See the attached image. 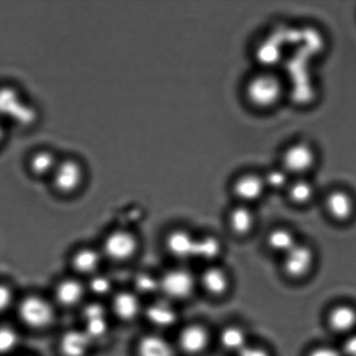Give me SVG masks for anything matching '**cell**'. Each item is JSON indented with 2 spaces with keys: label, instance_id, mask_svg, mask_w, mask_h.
<instances>
[{
  "label": "cell",
  "instance_id": "1",
  "mask_svg": "<svg viewBox=\"0 0 356 356\" xmlns=\"http://www.w3.org/2000/svg\"><path fill=\"white\" fill-rule=\"evenodd\" d=\"M286 88L284 81L273 70H261L247 80L244 85V99L254 110L274 109L284 99Z\"/></svg>",
  "mask_w": 356,
  "mask_h": 356
},
{
  "label": "cell",
  "instance_id": "2",
  "mask_svg": "<svg viewBox=\"0 0 356 356\" xmlns=\"http://www.w3.org/2000/svg\"><path fill=\"white\" fill-rule=\"evenodd\" d=\"M38 113L23 93L16 87H0V121L7 120L17 127L33 125Z\"/></svg>",
  "mask_w": 356,
  "mask_h": 356
},
{
  "label": "cell",
  "instance_id": "3",
  "mask_svg": "<svg viewBox=\"0 0 356 356\" xmlns=\"http://www.w3.org/2000/svg\"><path fill=\"white\" fill-rule=\"evenodd\" d=\"M318 162V154L312 144L305 141L292 143L281 155L280 166L292 178L306 177Z\"/></svg>",
  "mask_w": 356,
  "mask_h": 356
},
{
  "label": "cell",
  "instance_id": "4",
  "mask_svg": "<svg viewBox=\"0 0 356 356\" xmlns=\"http://www.w3.org/2000/svg\"><path fill=\"white\" fill-rule=\"evenodd\" d=\"M85 176L83 163L78 159L69 156L59 159L51 178L56 190L61 193L70 194L78 190Z\"/></svg>",
  "mask_w": 356,
  "mask_h": 356
},
{
  "label": "cell",
  "instance_id": "5",
  "mask_svg": "<svg viewBox=\"0 0 356 356\" xmlns=\"http://www.w3.org/2000/svg\"><path fill=\"white\" fill-rule=\"evenodd\" d=\"M19 316L22 322L31 329L41 330L50 326L54 320V310L47 300L31 296L24 298L19 306Z\"/></svg>",
  "mask_w": 356,
  "mask_h": 356
},
{
  "label": "cell",
  "instance_id": "6",
  "mask_svg": "<svg viewBox=\"0 0 356 356\" xmlns=\"http://www.w3.org/2000/svg\"><path fill=\"white\" fill-rule=\"evenodd\" d=\"M195 288V278L190 270L174 268L160 279V289L169 298L183 300L190 298Z\"/></svg>",
  "mask_w": 356,
  "mask_h": 356
},
{
  "label": "cell",
  "instance_id": "7",
  "mask_svg": "<svg viewBox=\"0 0 356 356\" xmlns=\"http://www.w3.org/2000/svg\"><path fill=\"white\" fill-rule=\"evenodd\" d=\"M315 252L312 248L305 244L298 243L284 254V273L295 280L307 277L315 264Z\"/></svg>",
  "mask_w": 356,
  "mask_h": 356
},
{
  "label": "cell",
  "instance_id": "8",
  "mask_svg": "<svg viewBox=\"0 0 356 356\" xmlns=\"http://www.w3.org/2000/svg\"><path fill=\"white\" fill-rule=\"evenodd\" d=\"M266 190L263 175L254 172L241 174L232 184L233 194L246 205L259 200Z\"/></svg>",
  "mask_w": 356,
  "mask_h": 356
},
{
  "label": "cell",
  "instance_id": "9",
  "mask_svg": "<svg viewBox=\"0 0 356 356\" xmlns=\"http://www.w3.org/2000/svg\"><path fill=\"white\" fill-rule=\"evenodd\" d=\"M138 249L137 239L127 232L110 234L104 243V250L111 259L124 261L134 256Z\"/></svg>",
  "mask_w": 356,
  "mask_h": 356
},
{
  "label": "cell",
  "instance_id": "10",
  "mask_svg": "<svg viewBox=\"0 0 356 356\" xmlns=\"http://www.w3.org/2000/svg\"><path fill=\"white\" fill-rule=\"evenodd\" d=\"M209 343V331L200 324H191L184 327L178 337V344L181 350L190 355L202 353Z\"/></svg>",
  "mask_w": 356,
  "mask_h": 356
},
{
  "label": "cell",
  "instance_id": "11",
  "mask_svg": "<svg viewBox=\"0 0 356 356\" xmlns=\"http://www.w3.org/2000/svg\"><path fill=\"white\" fill-rule=\"evenodd\" d=\"M327 213L337 222H347L353 216L355 202L347 191L337 188L327 194L325 200Z\"/></svg>",
  "mask_w": 356,
  "mask_h": 356
},
{
  "label": "cell",
  "instance_id": "12",
  "mask_svg": "<svg viewBox=\"0 0 356 356\" xmlns=\"http://www.w3.org/2000/svg\"><path fill=\"white\" fill-rule=\"evenodd\" d=\"M331 330L345 337L356 331V309L348 305H339L331 309L327 315Z\"/></svg>",
  "mask_w": 356,
  "mask_h": 356
},
{
  "label": "cell",
  "instance_id": "13",
  "mask_svg": "<svg viewBox=\"0 0 356 356\" xmlns=\"http://www.w3.org/2000/svg\"><path fill=\"white\" fill-rule=\"evenodd\" d=\"M92 343L85 330H71L62 337L59 347L64 356H86Z\"/></svg>",
  "mask_w": 356,
  "mask_h": 356
},
{
  "label": "cell",
  "instance_id": "14",
  "mask_svg": "<svg viewBox=\"0 0 356 356\" xmlns=\"http://www.w3.org/2000/svg\"><path fill=\"white\" fill-rule=\"evenodd\" d=\"M195 240L197 238L186 230H174L167 236V250L178 259H188V258L194 257Z\"/></svg>",
  "mask_w": 356,
  "mask_h": 356
},
{
  "label": "cell",
  "instance_id": "15",
  "mask_svg": "<svg viewBox=\"0 0 356 356\" xmlns=\"http://www.w3.org/2000/svg\"><path fill=\"white\" fill-rule=\"evenodd\" d=\"M59 159L51 149L41 148L31 153L27 161V167L34 176L51 177Z\"/></svg>",
  "mask_w": 356,
  "mask_h": 356
},
{
  "label": "cell",
  "instance_id": "16",
  "mask_svg": "<svg viewBox=\"0 0 356 356\" xmlns=\"http://www.w3.org/2000/svg\"><path fill=\"white\" fill-rule=\"evenodd\" d=\"M201 282L205 291L214 296L226 294L229 288L228 274L222 268L216 266L209 267L202 272Z\"/></svg>",
  "mask_w": 356,
  "mask_h": 356
},
{
  "label": "cell",
  "instance_id": "17",
  "mask_svg": "<svg viewBox=\"0 0 356 356\" xmlns=\"http://www.w3.org/2000/svg\"><path fill=\"white\" fill-rule=\"evenodd\" d=\"M254 215L246 204L233 208L229 213V222L232 232L239 236H245L252 232L254 226Z\"/></svg>",
  "mask_w": 356,
  "mask_h": 356
},
{
  "label": "cell",
  "instance_id": "18",
  "mask_svg": "<svg viewBox=\"0 0 356 356\" xmlns=\"http://www.w3.org/2000/svg\"><path fill=\"white\" fill-rule=\"evenodd\" d=\"M138 356H175L172 344L156 334H148L142 338L138 345Z\"/></svg>",
  "mask_w": 356,
  "mask_h": 356
},
{
  "label": "cell",
  "instance_id": "19",
  "mask_svg": "<svg viewBox=\"0 0 356 356\" xmlns=\"http://www.w3.org/2000/svg\"><path fill=\"white\" fill-rule=\"evenodd\" d=\"M288 197L293 204L306 205L315 197L316 188L309 178H292L287 190Z\"/></svg>",
  "mask_w": 356,
  "mask_h": 356
},
{
  "label": "cell",
  "instance_id": "20",
  "mask_svg": "<svg viewBox=\"0 0 356 356\" xmlns=\"http://www.w3.org/2000/svg\"><path fill=\"white\" fill-rule=\"evenodd\" d=\"M141 305L138 298L130 292H122L115 296L113 310L118 318L131 321L140 312Z\"/></svg>",
  "mask_w": 356,
  "mask_h": 356
},
{
  "label": "cell",
  "instance_id": "21",
  "mask_svg": "<svg viewBox=\"0 0 356 356\" xmlns=\"http://www.w3.org/2000/svg\"><path fill=\"white\" fill-rule=\"evenodd\" d=\"M55 295L60 305L72 307L81 301L85 295V289L79 282L74 279H67L58 285Z\"/></svg>",
  "mask_w": 356,
  "mask_h": 356
},
{
  "label": "cell",
  "instance_id": "22",
  "mask_svg": "<svg viewBox=\"0 0 356 356\" xmlns=\"http://www.w3.org/2000/svg\"><path fill=\"white\" fill-rule=\"evenodd\" d=\"M220 344L225 350L239 353L248 345L245 330L239 326H227L221 331L219 336Z\"/></svg>",
  "mask_w": 356,
  "mask_h": 356
},
{
  "label": "cell",
  "instance_id": "23",
  "mask_svg": "<svg viewBox=\"0 0 356 356\" xmlns=\"http://www.w3.org/2000/svg\"><path fill=\"white\" fill-rule=\"evenodd\" d=\"M298 243L294 233L286 228L274 229L267 236L268 248L274 252L281 253L284 256Z\"/></svg>",
  "mask_w": 356,
  "mask_h": 356
},
{
  "label": "cell",
  "instance_id": "24",
  "mask_svg": "<svg viewBox=\"0 0 356 356\" xmlns=\"http://www.w3.org/2000/svg\"><path fill=\"white\" fill-rule=\"evenodd\" d=\"M147 317L153 324L160 327H172L177 319L175 309L165 302H158L149 306Z\"/></svg>",
  "mask_w": 356,
  "mask_h": 356
},
{
  "label": "cell",
  "instance_id": "25",
  "mask_svg": "<svg viewBox=\"0 0 356 356\" xmlns=\"http://www.w3.org/2000/svg\"><path fill=\"white\" fill-rule=\"evenodd\" d=\"M222 249V243L218 237L204 236L195 240L194 257L205 261H212L220 256Z\"/></svg>",
  "mask_w": 356,
  "mask_h": 356
},
{
  "label": "cell",
  "instance_id": "26",
  "mask_svg": "<svg viewBox=\"0 0 356 356\" xmlns=\"http://www.w3.org/2000/svg\"><path fill=\"white\" fill-rule=\"evenodd\" d=\"M100 256L96 250L83 249L78 251L72 258L75 270L82 274H92L100 264Z\"/></svg>",
  "mask_w": 356,
  "mask_h": 356
},
{
  "label": "cell",
  "instance_id": "27",
  "mask_svg": "<svg viewBox=\"0 0 356 356\" xmlns=\"http://www.w3.org/2000/svg\"><path fill=\"white\" fill-rule=\"evenodd\" d=\"M267 190L284 191L291 184L292 177L280 165L274 167L263 175Z\"/></svg>",
  "mask_w": 356,
  "mask_h": 356
},
{
  "label": "cell",
  "instance_id": "28",
  "mask_svg": "<svg viewBox=\"0 0 356 356\" xmlns=\"http://www.w3.org/2000/svg\"><path fill=\"white\" fill-rule=\"evenodd\" d=\"M19 334L13 327L0 326V355L12 353L19 344Z\"/></svg>",
  "mask_w": 356,
  "mask_h": 356
},
{
  "label": "cell",
  "instance_id": "29",
  "mask_svg": "<svg viewBox=\"0 0 356 356\" xmlns=\"http://www.w3.org/2000/svg\"><path fill=\"white\" fill-rule=\"evenodd\" d=\"M86 332L94 341L100 339L106 334L108 323L106 317L86 321Z\"/></svg>",
  "mask_w": 356,
  "mask_h": 356
},
{
  "label": "cell",
  "instance_id": "30",
  "mask_svg": "<svg viewBox=\"0 0 356 356\" xmlns=\"http://www.w3.org/2000/svg\"><path fill=\"white\" fill-rule=\"evenodd\" d=\"M90 289L94 294L104 296L108 294L111 289L109 279L104 275H97L90 282Z\"/></svg>",
  "mask_w": 356,
  "mask_h": 356
},
{
  "label": "cell",
  "instance_id": "31",
  "mask_svg": "<svg viewBox=\"0 0 356 356\" xmlns=\"http://www.w3.org/2000/svg\"><path fill=\"white\" fill-rule=\"evenodd\" d=\"M83 316L85 321L106 317V309L99 303H90L83 309Z\"/></svg>",
  "mask_w": 356,
  "mask_h": 356
},
{
  "label": "cell",
  "instance_id": "32",
  "mask_svg": "<svg viewBox=\"0 0 356 356\" xmlns=\"http://www.w3.org/2000/svg\"><path fill=\"white\" fill-rule=\"evenodd\" d=\"M139 291L145 293H151L160 289V281H156L149 275H144L138 278L137 281Z\"/></svg>",
  "mask_w": 356,
  "mask_h": 356
},
{
  "label": "cell",
  "instance_id": "33",
  "mask_svg": "<svg viewBox=\"0 0 356 356\" xmlns=\"http://www.w3.org/2000/svg\"><path fill=\"white\" fill-rule=\"evenodd\" d=\"M13 300V291L8 286L0 284V313L5 312L10 308Z\"/></svg>",
  "mask_w": 356,
  "mask_h": 356
},
{
  "label": "cell",
  "instance_id": "34",
  "mask_svg": "<svg viewBox=\"0 0 356 356\" xmlns=\"http://www.w3.org/2000/svg\"><path fill=\"white\" fill-rule=\"evenodd\" d=\"M308 356H343V355L341 348L322 345V346L314 348L309 351Z\"/></svg>",
  "mask_w": 356,
  "mask_h": 356
},
{
  "label": "cell",
  "instance_id": "35",
  "mask_svg": "<svg viewBox=\"0 0 356 356\" xmlns=\"http://www.w3.org/2000/svg\"><path fill=\"white\" fill-rule=\"evenodd\" d=\"M341 350L343 356H356V331L345 337Z\"/></svg>",
  "mask_w": 356,
  "mask_h": 356
},
{
  "label": "cell",
  "instance_id": "36",
  "mask_svg": "<svg viewBox=\"0 0 356 356\" xmlns=\"http://www.w3.org/2000/svg\"><path fill=\"white\" fill-rule=\"evenodd\" d=\"M237 356H271L266 348L248 344L245 348L237 353Z\"/></svg>",
  "mask_w": 356,
  "mask_h": 356
},
{
  "label": "cell",
  "instance_id": "37",
  "mask_svg": "<svg viewBox=\"0 0 356 356\" xmlns=\"http://www.w3.org/2000/svg\"><path fill=\"white\" fill-rule=\"evenodd\" d=\"M3 138H5V128H3L2 122L0 121V144L3 142Z\"/></svg>",
  "mask_w": 356,
  "mask_h": 356
}]
</instances>
